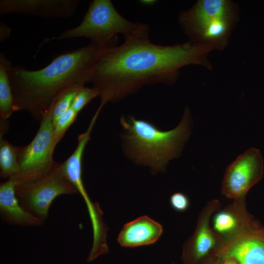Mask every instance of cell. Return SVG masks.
Instances as JSON below:
<instances>
[{"label": "cell", "instance_id": "1", "mask_svg": "<svg viewBox=\"0 0 264 264\" xmlns=\"http://www.w3.org/2000/svg\"><path fill=\"white\" fill-rule=\"evenodd\" d=\"M149 29L140 22L121 45L99 50L89 72V82L101 100L99 108L119 102L146 85H172L185 66L212 69L208 54L214 49L210 45L191 41L172 45L155 44L150 40Z\"/></svg>", "mask_w": 264, "mask_h": 264}, {"label": "cell", "instance_id": "2", "mask_svg": "<svg viewBox=\"0 0 264 264\" xmlns=\"http://www.w3.org/2000/svg\"><path fill=\"white\" fill-rule=\"evenodd\" d=\"M100 47L88 45L55 57L45 67L36 70L12 66L9 79L16 111L26 110L37 120L65 91L89 83L92 63Z\"/></svg>", "mask_w": 264, "mask_h": 264}, {"label": "cell", "instance_id": "3", "mask_svg": "<svg viewBox=\"0 0 264 264\" xmlns=\"http://www.w3.org/2000/svg\"><path fill=\"white\" fill-rule=\"evenodd\" d=\"M192 118L186 107L182 119L175 128L167 131L132 115L122 116L121 135L125 154L135 163L147 166L154 174L164 171L169 162L180 154L191 130Z\"/></svg>", "mask_w": 264, "mask_h": 264}, {"label": "cell", "instance_id": "4", "mask_svg": "<svg viewBox=\"0 0 264 264\" xmlns=\"http://www.w3.org/2000/svg\"><path fill=\"white\" fill-rule=\"evenodd\" d=\"M238 4L228 0H199L180 12L178 22L190 40L223 50L239 18Z\"/></svg>", "mask_w": 264, "mask_h": 264}, {"label": "cell", "instance_id": "5", "mask_svg": "<svg viewBox=\"0 0 264 264\" xmlns=\"http://www.w3.org/2000/svg\"><path fill=\"white\" fill-rule=\"evenodd\" d=\"M140 22L130 21L122 16L110 0H94L88 6L82 22L75 27L67 29L51 40L76 37L90 39L101 49L116 46L118 34L126 38L138 27Z\"/></svg>", "mask_w": 264, "mask_h": 264}, {"label": "cell", "instance_id": "6", "mask_svg": "<svg viewBox=\"0 0 264 264\" xmlns=\"http://www.w3.org/2000/svg\"><path fill=\"white\" fill-rule=\"evenodd\" d=\"M16 179V196L22 208L44 222L56 198L78 192L65 175L62 163H55L39 173Z\"/></svg>", "mask_w": 264, "mask_h": 264}, {"label": "cell", "instance_id": "7", "mask_svg": "<svg viewBox=\"0 0 264 264\" xmlns=\"http://www.w3.org/2000/svg\"><path fill=\"white\" fill-rule=\"evenodd\" d=\"M263 172L260 151L255 148H249L226 168L222 182V194L234 202H245L247 193L261 179Z\"/></svg>", "mask_w": 264, "mask_h": 264}, {"label": "cell", "instance_id": "8", "mask_svg": "<svg viewBox=\"0 0 264 264\" xmlns=\"http://www.w3.org/2000/svg\"><path fill=\"white\" fill-rule=\"evenodd\" d=\"M40 122L39 130L32 141L24 147H19L20 171L17 176L39 173L55 162L53 158L56 146L54 141V127L48 111L44 114Z\"/></svg>", "mask_w": 264, "mask_h": 264}, {"label": "cell", "instance_id": "9", "mask_svg": "<svg viewBox=\"0 0 264 264\" xmlns=\"http://www.w3.org/2000/svg\"><path fill=\"white\" fill-rule=\"evenodd\" d=\"M220 208V202L213 199L200 212L193 234L183 246L181 259L184 264H198L223 246L210 223L212 215Z\"/></svg>", "mask_w": 264, "mask_h": 264}, {"label": "cell", "instance_id": "10", "mask_svg": "<svg viewBox=\"0 0 264 264\" xmlns=\"http://www.w3.org/2000/svg\"><path fill=\"white\" fill-rule=\"evenodd\" d=\"M79 2L78 0H0V14L68 18L75 13Z\"/></svg>", "mask_w": 264, "mask_h": 264}, {"label": "cell", "instance_id": "11", "mask_svg": "<svg viewBox=\"0 0 264 264\" xmlns=\"http://www.w3.org/2000/svg\"><path fill=\"white\" fill-rule=\"evenodd\" d=\"M223 257L235 258L240 264H264V230L256 225L225 244Z\"/></svg>", "mask_w": 264, "mask_h": 264}, {"label": "cell", "instance_id": "12", "mask_svg": "<svg viewBox=\"0 0 264 264\" xmlns=\"http://www.w3.org/2000/svg\"><path fill=\"white\" fill-rule=\"evenodd\" d=\"M213 230L221 239L223 245L256 225L247 214L245 202H236L221 211L213 218Z\"/></svg>", "mask_w": 264, "mask_h": 264}, {"label": "cell", "instance_id": "13", "mask_svg": "<svg viewBox=\"0 0 264 264\" xmlns=\"http://www.w3.org/2000/svg\"><path fill=\"white\" fill-rule=\"evenodd\" d=\"M16 179L12 177L0 185V214L6 223L20 226H38L44 222L25 211L19 203L15 191Z\"/></svg>", "mask_w": 264, "mask_h": 264}, {"label": "cell", "instance_id": "14", "mask_svg": "<svg viewBox=\"0 0 264 264\" xmlns=\"http://www.w3.org/2000/svg\"><path fill=\"white\" fill-rule=\"evenodd\" d=\"M162 232V226L145 215L125 224L118 235L117 241L123 247L147 245L155 242Z\"/></svg>", "mask_w": 264, "mask_h": 264}, {"label": "cell", "instance_id": "15", "mask_svg": "<svg viewBox=\"0 0 264 264\" xmlns=\"http://www.w3.org/2000/svg\"><path fill=\"white\" fill-rule=\"evenodd\" d=\"M11 63L3 52L0 53V137L8 129V120L16 111L9 79Z\"/></svg>", "mask_w": 264, "mask_h": 264}, {"label": "cell", "instance_id": "16", "mask_svg": "<svg viewBox=\"0 0 264 264\" xmlns=\"http://www.w3.org/2000/svg\"><path fill=\"white\" fill-rule=\"evenodd\" d=\"M19 147L0 137V176L8 179L20 174Z\"/></svg>", "mask_w": 264, "mask_h": 264}, {"label": "cell", "instance_id": "17", "mask_svg": "<svg viewBox=\"0 0 264 264\" xmlns=\"http://www.w3.org/2000/svg\"><path fill=\"white\" fill-rule=\"evenodd\" d=\"M80 88H74L67 90L54 101L48 110L53 124L65 114L71 107L73 98Z\"/></svg>", "mask_w": 264, "mask_h": 264}, {"label": "cell", "instance_id": "18", "mask_svg": "<svg viewBox=\"0 0 264 264\" xmlns=\"http://www.w3.org/2000/svg\"><path fill=\"white\" fill-rule=\"evenodd\" d=\"M77 115L78 113L70 108L65 114L53 123L54 141L56 145L64 136L68 128L74 122Z\"/></svg>", "mask_w": 264, "mask_h": 264}, {"label": "cell", "instance_id": "19", "mask_svg": "<svg viewBox=\"0 0 264 264\" xmlns=\"http://www.w3.org/2000/svg\"><path fill=\"white\" fill-rule=\"evenodd\" d=\"M98 96L97 91L93 87L88 88L85 86L80 88L72 100L71 108L78 113L92 99Z\"/></svg>", "mask_w": 264, "mask_h": 264}, {"label": "cell", "instance_id": "20", "mask_svg": "<svg viewBox=\"0 0 264 264\" xmlns=\"http://www.w3.org/2000/svg\"><path fill=\"white\" fill-rule=\"evenodd\" d=\"M172 207L177 212H183L189 207V200L184 194L178 192L173 194L170 199Z\"/></svg>", "mask_w": 264, "mask_h": 264}, {"label": "cell", "instance_id": "21", "mask_svg": "<svg viewBox=\"0 0 264 264\" xmlns=\"http://www.w3.org/2000/svg\"><path fill=\"white\" fill-rule=\"evenodd\" d=\"M223 259V253L220 249L198 264H221Z\"/></svg>", "mask_w": 264, "mask_h": 264}, {"label": "cell", "instance_id": "22", "mask_svg": "<svg viewBox=\"0 0 264 264\" xmlns=\"http://www.w3.org/2000/svg\"><path fill=\"white\" fill-rule=\"evenodd\" d=\"M11 31V28L5 24L0 22V41L3 42L10 35Z\"/></svg>", "mask_w": 264, "mask_h": 264}, {"label": "cell", "instance_id": "23", "mask_svg": "<svg viewBox=\"0 0 264 264\" xmlns=\"http://www.w3.org/2000/svg\"><path fill=\"white\" fill-rule=\"evenodd\" d=\"M221 264H240L234 258L232 257H223Z\"/></svg>", "mask_w": 264, "mask_h": 264}, {"label": "cell", "instance_id": "24", "mask_svg": "<svg viewBox=\"0 0 264 264\" xmlns=\"http://www.w3.org/2000/svg\"><path fill=\"white\" fill-rule=\"evenodd\" d=\"M154 0H144L143 1V3H146V4H148V3H150V4H151L152 2H154Z\"/></svg>", "mask_w": 264, "mask_h": 264}]
</instances>
